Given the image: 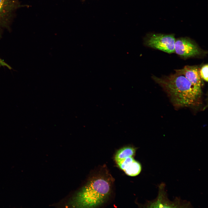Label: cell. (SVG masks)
Masks as SVG:
<instances>
[{
  "instance_id": "cell-1",
  "label": "cell",
  "mask_w": 208,
  "mask_h": 208,
  "mask_svg": "<svg viewBox=\"0 0 208 208\" xmlns=\"http://www.w3.org/2000/svg\"><path fill=\"white\" fill-rule=\"evenodd\" d=\"M152 77L167 92L176 107L195 108L201 104V89L194 86L183 75L176 73L161 78Z\"/></svg>"
},
{
  "instance_id": "cell-2",
  "label": "cell",
  "mask_w": 208,
  "mask_h": 208,
  "mask_svg": "<svg viewBox=\"0 0 208 208\" xmlns=\"http://www.w3.org/2000/svg\"><path fill=\"white\" fill-rule=\"evenodd\" d=\"M112 183L111 178L103 175L94 178L77 194L75 199L74 205L89 208L100 205L109 195Z\"/></svg>"
},
{
  "instance_id": "cell-3",
  "label": "cell",
  "mask_w": 208,
  "mask_h": 208,
  "mask_svg": "<svg viewBox=\"0 0 208 208\" xmlns=\"http://www.w3.org/2000/svg\"><path fill=\"white\" fill-rule=\"evenodd\" d=\"M175 40L173 34H152L144 39V44L148 47L172 53L175 52Z\"/></svg>"
},
{
  "instance_id": "cell-4",
  "label": "cell",
  "mask_w": 208,
  "mask_h": 208,
  "mask_svg": "<svg viewBox=\"0 0 208 208\" xmlns=\"http://www.w3.org/2000/svg\"><path fill=\"white\" fill-rule=\"evenodd\" d=\"M174 51L177 54L184 58L198 56L202 53L197 44L187 37L180 38L175 40Z\"/></svg>"
},
{
  "instance_id": "cell-5",
  "label": "cell",
  "mask_w": 208,
  "mask_h": 208,
  "mask_svg": "<svg viewBox=\"0 0 208 208\" xmlns=\"http://www.w3.org/2000/svg\"><path fill=\"white\" fill-rule=\"evenodd\" d=\"M165 185L162 183L159 186L158 195L157 198L150 202L148 207H190V204L187 201H183L177 198L174 201H171L168 198L165 190Z\"/></svg>"
},
{
  "instance_id": "cell-6",
  "label": "cell",
  "mask_w": 208,
  "mask_h": 208,
  "mask_svg": "<svg viewBox=\"0 0 208 208\" xmlns=\"http://www.w3.org/2000/svg\"><path fill=\"white\" fill-rule=\"evenodd\" d=\"M135 153H131L123 155L115 159L119 167L127 175L135 176L141 170V166L133 156Z\"/></svg>"
},
{
  "instance_id": "cell-7",
  "label": "cell",
  "mask_w": 208,
  "mask_h": 208,
  "mask_svg": "<svg viewBox=\"0 0 208 208\" xmlns=\"http://www.w3.org/2000/svg\"><path fill=\"white\" fill-rule=\"evenodd\" d=\"M20 6L16 0H0V28L7 26L14 12Z\"/></svg>"
},
{
  "instance_id": "cell-8",
  "label": "cell",
  "mask_w": 208,
  "mask_h": 208,
  "mask_svg": "<svg viewBox=\"0 0 208 208\" xmlns=\"http://www.w3.org/2000/svg\"><path fill=\"white\" fill-rule=\"evenodd\" d=\"M199 68L196 66H186L181 69L176 70V73L184 76L192 84L201 89V79Z\"/></svg>"
},
{
  "instance_id": "cell-9",
  "label": "cell",
  "mask_w": 208,
  "mask_h": 208,
  "mask_svg": "<svg viewBox=\"0 0 208 208\" xmlns=\"http://www.w3.org/2000/svg\"><path fill=\"white\" fill-rule=\"evenodd\" d=\"M208 68L207 64H205L203 65L199 70L201 79L206 82L208 81Z\"/></svg>"
},
{
  "instance_id": "cell-10",
  "label": "cell",
  "mask_w": 208,
  "mask_h": 208,
  "mask_svg": "<svg viewBox=\"0 0 208 208\" xmlns=\"http://www.w3.org/2000/svg\"><path fill=\"white\" fill-rule=\"evenodd\" d=\"M0 66H6L9 69H12V68L10 66L8 65L7 63H6L3 60H2L0 58Z\"/></svg>"
}]
</instances>
